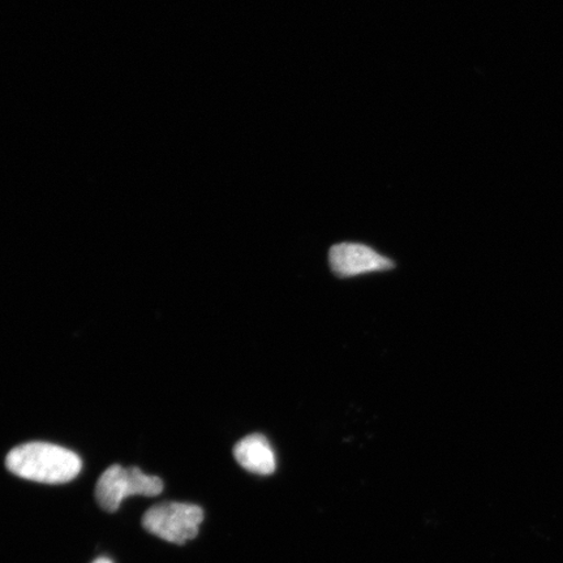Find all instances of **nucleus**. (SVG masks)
I'll return each mask as SVG.
<instances>
[{
    "label": "nucleus",
    "instance_id": "obj_3",
    "mask_svg": "<svg viewBox=\"0 0 563 563\" xmlns=\"http://www.w3.org/2000/svg\"><path fill=\"white\" fill-rule=\"evenodd\" d=\"M203 520V511L191 504L167 503L153 506L143 518L147 532L170 541L174 544H185L199 534Z\"/></svg>",
    "mask_w": 563,
    "mask_h": 563
},
{
    "label": "nucleus",
    "instance_id": "obj_1",
    "mask_svg": "<svg viewBox=\"0 0 563 563\" xmlns=\"http://www.w3.org/2000/svg\"><path fill=\"white\" fill-rule=\"evenodd\" d=\"M5 466L25 481L63 484L80 474L82 462L76 453L54 443L27 442L11 450Z\"/></svg>",
    "mask_w": 563,
    "mask_h": 563
},
{
    "label": "nucleus",
    "instance_id": "obj_2",
    "mask_svg": "<svg viewBox=\"0 0 563 563\" xmlns=\"http://www.w3.org/2000/svg\"><path fill=\"white\" fill-rule=\"evenodd\" d=\"M164 490L157 476L145 475L137 467L124 468L114 464L104 471L96 485V498L101 508L114 512L130 496L154 497Z\"/></svg>",
    "mask_w": 563,
    "mask_h": 563
},
{
    "label": "nucleus",
    "instance_id": "obj_6",
    "mask_svg": "<svg viewBox=\"0 0 563 563\" xmlns=\"http://www.w3.org/2000/svg\"><path fill=\"white\" fill-rule=\"evenodd\" d=\"M95 563H111V561L108 559H100V560H97Z\"/></svg>",
    "mask_w": 563,
    "mask_h": 563
},
{
    "label": "nucleus",
    "instance_id": "obj_4",
    "mask_svg": "<svg viewBox=\"0 0 563 563\" xmlns=\"http://www.w3.org/2000/svg\"><path fill=\"white\" fill-rule=\"evenodd\" d=\"M329 263L338 277L350 278L373 272L393 269L391 260L386 258L371 246L358 243H341L329 253Z\"/></svg>",
    "mask_w": 563,
    "mask_h": 563
},
{
    "label": "nucleus",
    "instance_id": "obj_5",
    "mask_svg": "<svg viewBox=\"0 0 563 563\" xmlns=\"http://www.w3.org/2000/svg\"><path fill=\"white\" fill-rule=\"evenodd\" d=\"M235 460L252 474L267 476L277 468L276 453L263 434H250L234 448Z\"/></svg>",
    "mask_w": 563,
    "mask_h": 563
}]
</instances>
